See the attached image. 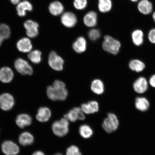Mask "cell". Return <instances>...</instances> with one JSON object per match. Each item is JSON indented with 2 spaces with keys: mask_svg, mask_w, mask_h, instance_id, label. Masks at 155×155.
<instances>
[{
  "mask_svg": "<svg viewBox=\"0 0 155 155\" xmlns=\"http://www.w3.org/2000/svg\"><path fill=\"white\" fill-rule=\"evenodd\" d=\"M46 92L48 98L53 101H64L68 94L65 83L59 80L54 81L53 86H48Z\"/></svg>",
  "mask_w": 155,
  "mask_h": 155,
  "instance_id": "1",
  "label": "cell"
},
{
  "mask_svg": "<svg viewBox=\"0 0 155 155\" xmlns=\"http://www.w3.org/2000/svg\"><path fill=\"white\" fill-rule=\"evenodd\" d=\"M121 47V44L119 40L109 35L104 37V40L102 43V48L107 53L117 55L119 53Z\"/></svg>",
  "mask_w": 155,
  "mask_h": 155,
  "instance_id": "2",
  "label": "cell"
},
{
  "mask_svg": "<svg viewBox=\"0 0 155 155\" xmlns=\"http://www.w3.org/2000/svg\"><path fill=\"white\" fill-rule=\"evenodd\" d=\"M69 122L65 118L54 122L52 125L54 133L59 137H63L68 133Z\"/></svg>",
  "mask_w": 155,
  "mask_h": 155,
  "instance_id": "3",
  "label": "cell"
},
{
  "mask_svg": "<svg viewBox=\"0 0 155 155\" xmlns=\"http://www.w3.org/2000/svg\"><path fill=\"white\" fill-rule=\"evenodd\" d=\"M119 121L115 114L109 113L102 124V127L104 130L108 133L115 131L118 129L119 126Z\"/></svg>",
  "mask_w": 155,
  "mask_h": 155,
  "instance_id": "4",
  "label": "cell"
},
{
  "mask_svg": "<svg viewBox=\"0 0 155 155\" xmlns=\"http://www.w3.org/2000/svg\"><path fill=\"white\" fill-rule=\"evenodd\" d=\"M15 67L17 71L23 75H32L33 73L31 66L22 58H19L15 60Z\"/></svg>",
  "mask_w": 155,
  "mask_h": 155,
  "instance_id": "5",
  "label": "cell"
},
{
  "mask_svg": "<svg viewBox=\"0 0 155 155\" xmlns=\"http://www.w3.org/2000/svg\"><path fill=\"white\" fill-rule=\"evenodd\" d=\"M48 63L50 66L54 70L60 71L63 69L64 60L55 51L50 52L48 56Z\"/></svg>",
  "mask_w": 155,
  "mask_h": 155,
  "instance_id": "6",
  "label": "cell"
},
{
  "mask_svg": "<svg viewBox=\"0 0 155 155\" xmlns=\"http://www.w3.org/2000/svg\"><path fill=\"white\" fill-rule=\"evenodd\" d=\"M15 105L13 97L8 93H5L0 95V108L5 111L12 109Z\"/></svg>",
  "mask_w": 155,
  "mask_h": 155,
  "instance_id": "7",
  "label": "cell"
},
{
  "mask_svg": "<svg viewBox=\"0 0 155 155\" xmlns=\"http://www.w3.org/2000/svg\"><path fill=\"white\" fill-rule=\"evenodd\" d=\"M2 152L5 155H16L19 152L18 145L12 141H5L1 145Z\"/></svg>",
  "mask_w": 155,
  "mask_h": 155,
  "instance_id": "8",
  "label": "cell"
},
{
  "mask_svg": "<svg viewBox=\"0 0 155 155\" xmlns=\"http://www.w3.org/2000/svg\"><path fill=\"white\" fill-rule=\"evenodd\" d=\"M65 119L72 122L76 121L77 120H83L85 116L82 109L79 107H74L64 115Z\"/></svg>",
  "mask_w": 155,
  "mask_h": 155,
  "instance_id": "9",
  "label": "cell"
},
{
  "mask_svg": "<svg viewBox=\"0 0 155 155\" xmlns=\"http://www.w3.org/2000/svg\"><path fill=\"white\" fill-rule=\"evenodd\" d=\"M61 21L62 24L66 28H72L77 24V18L74 13L67 12L62 15Z\"/></svg>",
  "mask_w": 155,
  "mask_h": 155,
  "instance_id": "10",
  "label": "cell"
},
{
  "mask_svg": "<svg viewBox=\"0 0 155 155\" xmlns=\"http://www.w3.org/2000/svg\"><path fill=\"white\" fill-rule=\"evenodd\" d=\"M148 81L145 77H139L133 83L134 90L137 94H144L148 90Z\"/></svg>",
  "mask_w": 155,
  "mask_h": 155,
  "instance_id": "11",
  "label": "cell"
},
{
  "mask_svg": "<svg viewBox=\"0 0 155 155\" xmlns=\"http://www.w3.org/2000/svg\"><path fill=\"white\" fill-rule=\"evenodd\" d=\"M137 8L141 14L148 15L152 13L153 6L149 0H141L137 4Z\"/></svg>",
  "mask_w": 155,
  "mask_h": 155,
  "instance_id": "12",
  "label": "cell"
},
{
  "mask_svg": "<svg viewBox=\"0 0 155 155\" xmlns=\"http://www.w3.org/2000/svg\"><path fill=\"white\" fill-rule=\"evenodd\" d=\"M14 77V73L10 68L4 67L0 69V81L4 83L11 82Z\"/></svg>",
  "mask_w": 155,
  "mask_h": 155,
  "instance_id": "13",
  "label": "cell"
},
{
  "mask_svg": "<svg viewBox=\"0 0 155 155\" xmlns=\"http://www.w3.org/2000/svg\"><path fill=\"white\" fill-rule=\"evenodd\" d=\"M17 47L19 51L22 53H28L32 49L31 41L28 38H24L19 40L17 44Z\"/></svg>",
  "mask_w": 155,
  "mask_h": 155,
  "instance_id": "14",
  "label": "cell"
},
{
  "mask_svg": "<svg viewBox=\"0 0 155 155\" xmlns=\"http://www.w3.org/2000/svg\"><path fill=\"white\" fill-rule=\"evenodd\" d=\"M84 24L89 28L95 26L97 23V15L95 12L90 11L87 13L83 18Z\"/></svg>",
  "mask_w": 155,
  "mask_h": 155,
  "instance_id": "15",
  "label": "cell"
},
{
  "mask_svg": "<svg viewBox=\"0 0 155 155\" xmlns=\"http://www.w3.org/2000/svg\"><path fill=\"white\" fill-rule=\"evenodd\" d=\"M32 122L31 116L26 114H19L17 116L15 120L16 124L21 128H24L27 126H30Z\"/></svg>",
  "mask_w": 155,
  "mask_h": 155,
  "instance_id": "16",
  "label": "cell"
},
{
  "mask_svg": "<svg viewBox=\"0 0 155 155\" xmlns=\"http://www.w3.org/2000/svg\"><path fill=\"white\" fill-rule=\"evenodd\" d=\"M51 115V111L50 109L47 107H42L39 108L36 118L38 121L44 123L48 121Z\"/></svg>",
  "mask_w": 155,
  "mask_h": 155,
  "instance_id": "17",
  "label": "cell"
},
{
  "mask_svg": "<svg viewBox=\"0 0 155 155\" xmlns=\"http://www.w3.org/2000/svg\"><path fill=\"white\" fill-rule=\"evenodd\" d=\"M135 104L136 108L141 112L147 111L150 107L149 100L143 97H137L136 98Z\"/></svg>",
  "mask_w": 155,
  "mask_h": 155,
  "instance_id": "18",
  "label": "cell"
},
{
  "mask_svg": "<svg viewBox=\"0 0 155 155\" xmlns=\"http://www.w3.org/2000/svg\"><path fill=\"white\" fill-rule=\"evenodd\" d=\"M87 44L86 39L83 37H79L74 42L73 45V49L77 53H83L86 50Z\"/></svg>",
  "mask_w": 155,
  "mask_h": 155,
  "instance_id": "19",
  "label": "cell"
},
{
  "mask_svg": "<svg viewBox=\"0 0 155 155\" xmlns=\"http://www.w3.org/2000/svg\"><path fill=\"white\" fill-rule=\"evenodd\" d=\"M32 5L27 1H24L19 3L16 7L17 14L20 17L25 16L26 11H32Z\"/></svg>",
  "mask_w": 155,
  "mask_h": 155,
  "instance_id": "20",
  "label": "cell"
},
{
  "mask_svg": "<svg viewBox=\"0 0 155 155\" xmlns=\"http://www.w3.org/2000/svg\"><path fill=\"white\" fill-rule=\"evenodd\" d=\"M81 108L83 112L86 114L94 113L98 111V104L95 101H92L89 102L88 103L82 104Z\"/></svg>",
  "mask_w": 155,
  "mask_h": 155,
  "instance_id": "21",
  "label": "cell"
},
{
  "mask_svg": "<svg viewBox=\"0 0 155 155\" xmlns=\"http://www.w3.org/2000/svg\"><path fill=\"white\" fill-rule=\"evenodd\" d=\"M132 40L135 45L139 46L142 45L144 41V34L140 29L133 31L131 35Z\"/></svg>",
  "mask_w": 155,
  "mask_h": 155,
  "instance_id": "22",
  "label": "cell"
},
{
  "mask_svg": "<svg viewBox=\"0 0 155 155\" xmlns=\"http://www.w3.org/2000/svg\"><path fill=\"white\" fill-rule=\"evenodd\" d=\"M48 10L51 14L54 16L61 15L63 12L64 6L61 2L55 1L50 4Z\"/></svg>",
  "mask_w": 155,
  "mask_h": 155,
  "instance_id": "23",
  "label": "cell"
},
{
  "mask_svg": "<svg viewBox=\"0 0 155 155\" xmlns=\"http://www.w3.org/2000/svg\"><path fill=\"white\" fill-rule=\"evenodd\" d=\"M19 142L23 146L31 145L34 142L33 136L28 132H24L21 134L18 138Z\"/></svg>",
  "mask_w": 155,
  "mask_h": 155,
  "instance_id": "24",
  "label": "cell"
},
{
  "mask_svg": "<svg viewBox=\"0 0 155 155\" xmlns=\"http://www.w3.org/2000/svg\"><path fill=\"white\" fill-rule=\"evenodd\" d=\"M129 67L131 71L139 73L144 71L146 66L145 63L140 60L134 59L130 61Z\"/></svg>",
  "mask_w": 155,
  "mask_h": 155,
  "instance_id": "25",
  "label": "cell"
},
{
  "mask_svg": "<svg viewBox=\"0 0 155 155\" xmlns=\"http://www.w3.org/2000/svg\"><path fill=\"white\" fill-rule=\"evenodd\" d=\"M91 89L96 94L100 95L103 94L104 92L103 82L99 79L93 81L91 85Z\"/></svg>",
  "mask_w": 155,
  "mask_h": 155,
  "instance_id": "26",
  "label": "cell"
},
{
  "mask_svg": "<svg viewBox=\"0 0 155 155\" xmlns=\"http://www.w3.org/2000/svg\"><path fill=\"white\" fill-rule=\"evenodd\" d=\"M112 7L111 0H99L98 8L99 10L103 13L109 12Z\"/></svg>",
  "mask_w": 155,
  "mask_h": 155,
  "instance_id": "27",
  "label": "cell"
},
{
  "mask_svg": "<svg viewBox=\"0 0 155 155\" xmlns=\"http://www.w3.org/2000/svg\"><path fill=\"white\" fill-rule=\"evenodd\" d=\"M79 132L81 136L85 139L90 138L93 134L91 128L87 125H81L79 127Z\"/></svg>",
  "mask_w": 155,
  "mask_h": 155,
  "instance_id": "28",
  "label": "cell"
},
{
  "mask_svg": "<svg viewBox=\"0 0 155 155\" xmlns=\"http://www.w3.org/2000/svg\"><path fill=\"white\" fill-rule=\"evenodd\" d=\"M41 52L38 50H35L28 54V57L33 63L35 64L40 63L41 61Z\"/></svg>",
  "mask_w": 155,
  "mask_h": 155,
  "instance_id": "29",
  "label": "cell"
},
{
  "mask_svg": "<svg viewBox=\"0 0 155 155\" xmlns=\"http://www.w3.org/2000/svg\"><path fill=\"white\" fill-rule=\"evenodd\" d=\"M11 35V30L9 27L5 24H0V36L4 39L8 38Z\"/></svg>",
  "mask_w": 155,
  "mask_h": 155,
  "instance_id": "30",
  "label": "cell"
},
{
  "mask_svg": "<svg viewBox=\"0 0 155 155\" xmlns=\"http://www.w3.org/2000/svg\"><path fill=\"white\" fill-rule=\"evenodd\" d=\"M89 38L92 41H96L100 37L101 33L98 29L94 28L89 31L88 33Z\"/></svg>",
  "mask_w": 155,
  "mask_h": 155,
  "instance_id": "31",
  "label": "cell"
},
{
  "mask_svg": "<svg viewBox=\"0 0 155 155\" xmlns=\"http://www.w3.org/2000/svg\"><path fill=\"white\" fill-rule=\"evenodd\" d=\"M73 5L75 8L79 10L84 9L87 5V0H74Z\"/></svg>",
  "mask_w": 155,
  "mask_h": 155,
  "instance_id": "32",
  "label": "cell"
},
{
  "mask_svg": "<svg viewBox=\"0 0 155 155\" xmlns=\"http://www.w3.org/2000/svg\"><path fill=\"white\" fill-rule=\"evenodd\" d=\"M66 155H82V154L77 147L72 145L67 149Z\"/></svg>",
  "mask_w": 155,
  "mask_h": 155,
  "instance_id": "33",
  "label": "cell"
},
{
  "mask_svg": "<svg viewBox=\"0 0 155 155\" xmlns=\"http://www.w3.org/2000/svg\"><path fill=\"white\" fill-rule=\"evenodd\" d=\"M24 26L26 30L35 28H38V25L37 23L32 20H28L25 22Z\"/></svg>",
  "mask_w": 155,
  "mask_h": 155,
  "instance_id": "34",
  "label": "cell"
},
{
  "mask_svg": "<svg viewBox=\"0 0 155 155\" xmlns=\"http://www.w3.org/2000/svg\"><path fill=\"white\" fill-rule=\"evenodd\" d=\"M26 34L29 38H36L38 34V28H35L26 30Z\"/></svg>",
  "mask_w": 155,
  "mask_h": 155,
  "instance_id": "35",
  "label": "cell"
},
{
  "mask_svg": "<svg viewBox=\"0 0 155 155\" xmlns=\"http://www.w3.org/2000/svg\"><path fill=\"white\" fill-rule=\"evenodd\" d=\"M148 38L150 43L155 44V28H152L149 31Z\"/></svg>",
  "mask_w": 155,
  "mask_h": 155,
  "instance_id": "36",
  "label": "cell"
},
{
  "mask_svg": "<svg viewBox=\"0 0 155 155\" xmlns=\"http://www.w3.org/2000/svg\"><path fill=\"white\" fill-rule=\"evenodd\" d=\"M149 83L151 86L155 88V74L153 75L149 79Z\"/></svg>",
  "mask_w": 155,
  "mask_h": 155,
  "instance_id": "37",
  "label": "cell"
},
{
  "mask_svg": "<svg viewBox=\"0 0 155 155\" xmlns=\"http://www.w3.org/2000/svg\"><path fill=\"white\" fill-rule=\"evenodd\" d=\"M32 155H45L44 152L41 151H37L33 153Z\"/></svg>",
  "mask_w": 155,
  "mask_h": 155,
  "instance_id": "38",
  "label": "cell"
},
{
  "mask_svg": "<svg viewBox=\"0 0 155 155\" xmlns=\"http://www.w3.org/2000/svg\"><path fill=\"white\" fill-rule=\"evenodd\" d=\"M21 0H10L11 3L14 5L18 4Z\"/></svg>",
  "mask_w": 155,
  "mask_h": 155,
  "instance_id": "39",
  "label": "cell"
},
{
  "mask_svg": "<svg viewBox=\"0 0 155 155\" xmlns=\"http://www.w3.org/2000/svg\"><path fill=\"white\" fill-rule=\"evenodd\" d=\"M3 40L4 39L0 36V46H1L2 44Z\"/></svg>",
  "mask_w": 155,
  "mask_h": 155,
  "instance_id": "40",
  "label": "cell"
},
{
  "mask_svg": "<svg viewBox=\"0 0 155 155\" xmlns=\"http://www.w3.org/2000/svg\"><path fill=\"white\" fill-rule=\"evenodd\" d=\"M152 17L153 20L155 24V11L153 13Z\"/></svg>",
  "mask_w": 155,
  "mask_h": 155,
  "instance_id": "41",
  "label": "cell"
},
{
  "mask_svg": "<svg viewBox=\"0 0 155 155\" xmlns=\"http://www.w3.org/2000/svg\"><path fill=\"white\" fill-rule=\"evenodd\" d=\"M131 2H132L135 3L138 1V0H130Z\"/></svg>",
  "mask_w": 155,
  "mask_h": 155,
  "instance_id": "42",
  "label": "cell"
},
{
  "mask_svg": "<svg viewBox=\"0 0 155 155\" xmlns=\"http://www.w3.org/2000/svg\"><path fill=\"white\" fill-rule=\"evenodd\" d=\"M55 155H63V154L60 153H58L56 154Z\"/></svg>",
  "mask_w": 155,
  "mask_h": 155,
  "instance_id": "43",
  "label": "cell"
}]
</instances>
